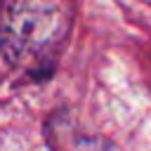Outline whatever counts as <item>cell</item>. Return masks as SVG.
Wrapping results in <instances>:
<instances>
[{"instance_id": "obj_1", "label": "cell", "mask_w": 151, "mask_h": 151, "mask_svg": "<svg viewBox=\"0 0 151 151\" xmlns=\"http://www.w3.org/2000/svg\"><path fill=\"white\" fill-rule=\"evenodd\" d=\"M76 24L73 0H0V57L19 76H54Z\"/></svg>"}, {"instance_id": "obj_2", "label": "cell", "mask_w": 151, "mask_h": 151, "mask_svg": "<svg viewBox=\"0 0 151 151\" xmlns=\"http://www.w3.org/2000/svg\"><path fill=\"white\" fill-rule=\"evenodd\" d=\"M45 142L50 151H111V142L85 130L68 109H59L45 120Z\"/></svg>"}]
</instances>
